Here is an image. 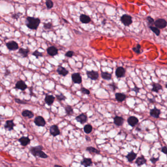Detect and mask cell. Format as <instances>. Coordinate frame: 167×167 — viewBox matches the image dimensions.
Instances as JSON below:
<instances>
[{
    "instance_id": "cell-1",
    "label": "cell",
    "mask_w": 167,
    "mask_h": 167,
    "mask_svg": "<svg viewBox=\"0 0 167 167\" xmlns=\"http://www.w3.org/2000/svg\"><path fill=\"white\" fill-rule=\"evenodd\" d=\"M43 147L42 146H37L35 147H31L30 149V153L35 157L38 156L41 158H47L48 157V155L42 151Z\"/></svg>"
},
{
    "instance_id": "cell-2",
    "label": "cell",
    "mask_w": 167,
    "mask_h": 167,
    "mask_svg": "<svg viewBox=\"0 0 167 167\" xmlns=\"http://www.w3.org/2000/svg\"><path fill=\"white\" fill-rule=\"evenodd\" d=\"M26 21V26L29 29L33 30L36 29L39 27V24L41 22L39 18L32 17H28Z\"/></svg>"
},
{
    "instance_id": "cell-3",
    "label": "cell",
    "mask_w": 167,
    "mask_h": 167,
    "mask_svg": "<svg viewBox=\"0 0 167 167\" xmlns=\"http://www.w3.org/2000/svg\"><path fill=\"white\" fill-rule=\"evenodd\" d=\"M121 21L126 26H129L132 22V17L127 14H124L122 16V17L121 18Z\"/></svg>"
},
{
    "instance_id": "cell-4",
    "label": "cell",
    "mask_w": 167,
    "mask_h": 167,
    "mask_svg": "<svg viewBox=\"0 0 167 167\" xmlns=\"http://www.w3.org/2000/svg\"><path fill=\"white\" fill-rule=\"evenodd\" d=\"M154 25L156 28H158L159 29H162L166 27L167 21L163 19H159L154 22Z\"/></svg>"
},
{
    "instance_id": "cell-5",
    "label": "cell",
    "mask_w": 167,
    "mask_h": 167,
    "mask_svg": "<svg viewBox=\"0 0 167 167\" xmlns=\"http://www.w3.org/2000/svg\"><path fill=\"white\" fill-rule=\"evenodd\" d=\"M6 46L7 48L9 50L15 51L19 49V45L15 41H11L8 42L6 44Z\"/></svg>"
},
{
    "instance_id": "cell-6",
    "label": "cell",
    "mask_w": 167,
    "mask_h": 167,
    "mask_svg": "<svg viewBox=\"0 0 167 167\" xmlns=\"http://www.w3.org/2000/svg\"><path fill=\"white\" fill-rule=\"evenodd\" d=\"M34 122L37 126L38 127H44L46 124L44 118L40 116L36 117L34 120Z\"/></svg>"
},
{
    "instance_id": "cell-7",
    "label": "cell",
    "mask_w": 167,
    "mask_h": 167,
    "mask_svg": "<svg viewBox=\"0 0 167 167\" xmlns=\"http://www.w3.org/2000/svg\"><path fill=\"white\" fill-rule=\"evenodd\" d=\"M126 72V71L124 68L122 67H117L116 69L115 74L117 78H123L125 76Z\"/></svg>"
},
{
    "instance_id": "cell-8",
    "label": "cell",
    "mask_w": 167,
    "mask_h": 167,
    "mask_svg": "<svg viewBox=\"0 0 167 167\" xmlns=\"http://www.w3.org/2000/svg\"><path fill=\"white\" fill-rule=\"evenodd\" d=\"M86 74L88 77L92 80H97L99 77V74L98 72L94 70L87 71L86 72Z\"/></svg>"
},
{
    "instance_id": "cell-9",
    "label": "cell",
    "mask_w": 167,
    "mask_h": 167,
    "mask_svg": "<svg viewBox=\"0 0 167 167\" xmlns=\"http://www.w3.org/2000/svg\"><path fill=\"white\" fill-rule=\"evenodd\" d=\"M50 133L51 135L55 137L57 135H59L60 134V132L58 128V127L56 125H52L50 128Z\"/></svg>"
},
{
    "instance_id": "cell-10",
    "label": "cell",
    "mask_w": 167,
    "mask_h": 167,
    "mask_svg": "<svg viewBox=\"0 0 167 167\" xmlns=\"http://www.w3.org/2000/svg\"><path fill=\"white\" fill-rule=\"evenodd\" d=\"M72 81L75 84L81 83L82 77L79 73H74L72 75Z\"/></svg>"
},
{
    "instance_id": "cell-11",
    "label": "cell",
    "mask_w": 167,
    "mask_h": 167,
    "mask_svg": "<svg viewBox=\"0 0 167 167\" xmlns=\"http://www.w3.org/2000/svg\"><path fill=\"white\" fill-rule=\"evenodd\" d=\"M28 88L27 85L24 81L22 80H20L17 82L15 85V88L17 89H20L22 91L25 90Z\"/></svg>"
},
{
    "instance_id": "cell-12",
    "label": "cell",
    "mask_w": 167,
    "mask_h": 167,
    "mask_svg": "<svg viewBox=\"0 0 167 167\" xmlns=\"http://www.w3.org/2000/svg\"><path fill=\"white\" fill-rule=\"evenodd\" d=\"M139 122V120L137 117L133 116H130L128 119V125L132 127H135Z\"/></svg>"
},
{
    "instance_id": "cell-13",
    "label": "cell",
    "mask_w": 167,
    "mask_h": 167,
    "mask_svg": "<svg viewBox=\"0 0 167 167\" xmlns=\"http://www.w3.org/2000/svg\"><path fill=\"white\" fill-rule=\"evenodd\" d=\"M160 114H161L160 110L159 109H157L155 107L154 109L150 110V116L153 117L154 118H158L160 116Z\"/></svg>"
},
{
    "instance_id": "cell-14",
    "label": "cell",
    "mask_w": 167,
    "mask_h": 167,
    "mask_svg": "<svg viewBox=\"0 0 167 167\" xmlns=\"http://www.w3.org/2000/svg\"><path fill=\"white\" fill-rule=\"evenodd\" d=\"M47 52L49 55L54 56L58 54V50L55 46H51L47 49Z\"/></svg>"
},
{
    "instance_id": "cell-15",
    "label": "cell",
    "mask_w": 167,
    "mask_h": 167,
    "mask_svg": "<svg viewBox=\"0 0 167 167\" xmlns=\"http://www.w3.org/2000/svg\"><path fill=\"white\" fill-rule=\"evenodd\" d=\"M55 97L52 95L46 94L45 98V102L48 105L51 106L54 102Z\"/></svg>"
},
{
    "instance_id": "cell-16",
    "label": "cell",
    "mask_w": 167,
    "mask_h": 167,
    "mask_svg": "<svg viewBox=\"0 0 167 167\" xmlns=\"http://www.w3.org/2000/svg\"><path fill=\"white\" fill-rule=\"evenodd\" d=\"M76 120L80 124H84L88 120V118L86 115L84 113H81L79 115L76 117Z\"/></svg>"
},
{
    "instance_id": "cell-17",
    "label": "cell",
    "mask_w": 167,
    "mask_h": 167,
    "mask_svg": "<svg viewBox=\"0 0 167 167\" xmlns=\"http://www.w3.org/2000/svg\"><path fill=\"white\" fill-rule=\"evenodd\" d=\"M18 141L20 143L21 145L24 147L27 146L30 142V139L28 138V137H25V136L21 137L20 139H19Z\"/></svg>"
},
{
    "instance_id": "cell-18",
    "label": "cell",
    "mask_w": 167,
    "mask_h": 167,
    "mask_svg": "<svg viewBox=\"0 0 167 167\" xmlns=\"http://www.w3.org/2000/svg\"><path fill=\"white\" fill-rule=\"evenodd\" d=\"M57 73H58V74L62 75L63 76H66L67 74L69 73V71L67 69L64 68V67L62 66H59L57 68Z\"/></svg>"
},
{
    "instance_id": "cell-19",
    "label": "cell",
    "mask_w": 167,
    "mask_h": 167,
    "mask_svg": "<svg viewBox=\"0 0 167 167\" xmlns=\"http://www.w3.org/2000/svg\"><path fill=\"white\" fill-rule=\"evenodd\" d=\"M14 126H15V124L13 122V120H7L4 126V127L8 130L11 131L13 129Z\"/></svg>"
},
{
    "instance_id": "cell-20",
    "label": "cell",
    "mask_w": 167,
    "mask_h": 167,
    "mask_svg": "<svg viewBox=\"0 0 167 167\" xmlns=\"http://www.w3.org/2000/svg\"><path fill=\"white\" fill-rule=\"evenodd\" d=\"M124 122V119L123 117L116 116L114 118V123L117 126H122Z\"/></svg>"
},
{
    "instance_id": "cell-21",
    "label": "cell",
    "mask_w": 167,
    "mask_h": 167,
    "mask_svg": "<svg viewBox=\"0 0 167 167\" xmlns=\"http://www.w3.org/2000/svg\"><path fill=\"white\" fill-rule=\"evenodd\" d=\"M81 165L84 166V167H90L92 165V159L89 158H84L81 161Z\"/></svg>"
},
{
    "instance_id": "cell-22",
    "label": "cell",
    "mask_w": 167,
    "mask_h": 167,
    "mask_svg": "<svg viewBox=\"0 0 167 167\" xmlns=\"http://www.w3.org/2000/svg\"><path fill=\"white\" fill-rule=\"evenodd\" d=\"M127 98L126 95L122 93H116L115 94V98L118 102H122L125 100Z\"/></svg>"
},
{
    "instance_id": "cell-23",
    "label": "cell",
    "mask_w": 167,
    "mask_h": 167,
    "mask_svg": "<svg viewBox=\"0 0 167 167\" xmlns=\"http://www.w3.org/2000/svg\"><path fill=\"white\" fill-rule=\"evenodd\" d=\"M146 162H147V160L145 159L144 156H143L138 157L135 161V163L138 166H141L145 164L146 163Z\"/></svg>"
},
{
    "instance_id": "cell-24",
    "label": "cell",
    "mask_w": 167,
    "mask_h": 167,
    "mask_svg": "<svg viewBox=\"0 0 167 167\" xmlns=\"http://www.w3.org/2000/svg\"><path fill=\"white\" fill-rule=\"evenodd\" d=\"M23 116L25 117H28V118H33L34 117V113L32 111L29 110H24L22 112Z\"/></svg>"
},
{
    "instance_id": "cell-25",
    "label": "cell",
    "mask_w": 167,
    "mask_h": 167,
    "mask_svg": "<svg viewBox=\"0 0 167 167\" xmlns=\"http://www.w3.org/2000/svg\"><path fill=\"white\" fill-rule=\"evenodd\" d=\"M29 52V50L28 49H26L23 48H20L18 51V53H19L24 58L27 57Z\"/></svg>"
},
{
    "instance_id": "cell-26",
    "label": "cell",
    "mask_w": 167,
    "mask_h": 167,
    "mask_svg": "<svg viewBox=\"0 0 167 167\" xmlns=\"http://www.w3.org/2000/svg\"><path fill=\"white\" fill-rule=\"evenodd\" d=\"M136 157H137V154L136 153L134 152L133 151H132L128 153V154L126 156V158L128 159V162H131L135 159Z\"/></svg>"
},
{
    "instance_id": "cell-27",
    "label": "cell",
    "mask_w": 167,
    "mask_h": 167,
    "mask_svg": "<svg viewBox=\"0 0 167 167\" xmlns=\"http://www.w3.org/2000/svg\"><path fill=\"white\" fill-rule=\"evenodd\" d=\"M80 21L84 23H88L91 21V19L86 15L81 14L80 16Z\"/></svg>"
},
{
    "instance_id": "cell-28",
    "label": "cell",
    "mask_w": 167,
    "mask_h": 167,
    "mask_svg": "<svg viewBox=\"0 0 167 167\" xmlns=\"http://www.w3.org/2000/svg\"><path fill=\"white\" fill-rule=\"evenodd\" d=\"M162 89V87L160 84L153 83L152 84V89L151 90L153 92L158 93L160 90Z\"/></svg>"
},
{
    "instance_id": "cell-29",
    "label": "cell",
    "mask_w": 167,
    "mask_h": 167,
    "mask_svg": "<svg viewBox=\"0 0 167 167\" xmlns=\"http://www.w3.org/2000/svg\"><path fill=\"white\" fill-rule=\"evenodd\" d=\"M101 76L102 79L106 80H110L112 78L111 74L107 72H101Z\"/></svg>"
},
{
    "instance_id": "cell-30",
    "label": "cell",
    "mask_w": 167,
    "mask_h": 167,
    "mask_svg": "<svg viewBox=\"0 0 167 167\" xmlns=\"http://www.w3.org/2000/svg\"><path fill=\"white\" fill-rule=\"evenodd\" d=\"M65 112L68 116L72 115L74 114V110L71 106L68 105L65 107Z\"/></svg>"
},
{
    "instance_id": "cell-31",
    "label": "cell",
    "mask_w": 167,
    "mask_h": 167,
    "mask_svg": "<svg viewBox=\"0 0 167 167\" xmlns=\"http://www.w3.org/2000/svg\"><path fill=\"white\" fill-rule=\"evenodd\" d=\"M86 150L89 151L90 153H95V154H100V151L97 149L95 148L94 147H88L86 148Z\"/></svg>"
},
{
    "instance_id": "cell-32",
    "label": "cell",
    "mask_w": 167,
    "mask_h": 167,
    "mask_svg": "<svg viewBox=\"0 0 167 167\" xmlns=\"http://www.w3.org/2000/svg\"><path fill=\"white\" fill-rule=\"evenodd\" d=\"M84 132H85V133L86 134H90L92 130H93V127L91 125L89 124H87L84 127Z\"/></svg>"
},
{
    "instance_id": "cell-33",
    "label": "cell",
    "mask_w": 167,
    "mask_h": 167,
    "mask_svg": "<svg viewBox=\"0 0 167 167\" xmlns=\"http://www.w3.org/2000/svg\"><path fill=\"white\" fill-rule=\"evenodd\" d=\"M141 46L139 44H137V45L132 48V50L134 52L138 54L141 53Z\"/></svg>"
},
{
    "instance_id": "cell-34",
    "label": "cell",
    "mask_w": 167,
    "mask_h": 167,
    "mask_svg": "<svg viewBox=\"0 0 167 167\" xmlns=\"http://www.w3.org/2000/svg\"><path fill=\"white\" fill-rule=\"evenodd\" d=\"M150 29L156 34L157 36H159L160 34V31L159 30V29L158 28H156V27H154L152 26H150Z\"/></svg>"
},
{
    "instance_id": "cell-35",
    "label": "cell",
    "mask_w": 167,
    "mask_h": 167,
    "mask_svg": "<svg viewBox=\"0 0 167 167\" xmlns=\"http://www.w3.org/2000/svg\"><path fill=\"white\" fill-rule=\"evenodd\" d=\"M46 5L48 9H50L53 7L54 3L51 0H47L46 1Z\"/></svg>"
},
{
    "instance_id": "cell-36",
    "label": "cell",
    "mask_w": 167,
    "mask_h": 167,
    "mask_svg": "<svg viewBox=\"0 0 167 167\" xmlns=\"http://www.w3.org/2000/svg\"><path fill=\"white\" fill-rule=\"evenodd\" d=\"M56 97L57 98V99L59 101H64L66 99V97L62 94H60L59 95H56Z\"/></svg>"
},
{
    "instance_id": "cell-37",
    "label": "cell",
    "mask_w": 167,
    "mask_h": 167,
    "mask_svg": "<svg viewBox=\"0 0 167 167\" xmlns=\"http://www.w3.org/2000/svg\"><path fill=\"white\" fill-rule=\"evenodd\" d=\"M33 55L34 56H35V57L37 59H38L39 57H42L43 56V53H41V52H40L38 50H35L33 52Z\"/></svg>"
},
{
    "instance_id": "cell-38",
    "label": "cell",
    "mask_w": 167,
    "mask_h": 167,
    "mask_svg": "<svg viewBox=\"0 0 167 167\" xmlns=\"http://www.w3.org/2000/svg\"><path fill=\"white\" fill-rule=\"evenodd\" d=\"M80 90L81 92V93H82L84 94L89 95L90 93V92L88 89H86L84 87L81 88Z\"/></svg>"
},
{
    "instance_id": "cell-39",
    "label": "cell",
    "mask_w": 167,
    "mask_h": 167,
    "mask_svg": "<svg viewBox=\"0 0 167 167\" xmlns=\"http://www.w3.org/2000/svg\"><path fill=\"white\" fill-rule=\"evenodd\" d=\"M53 25L51 22H48V23H44V28L46 29H49L52 28Z\"/></svg>"
},
{
    "instance_id": "cell-40",
    "label": "cell",
    "mask_w": 167,
    "mask_h": 167,
    "mask_svg": "<svg viewBox=\"0 0 167 167\" xmlns=\"http://www.w3.org/2000/svg\"><path fill=\"white\" fill-rule=\"evenodd\" d=\"M15 101L18 104H27V103L26 102H25V101L21 100L18 98H15Z\"/></svg>"
},
{
    "instance_id": "cell-41",
    "label": "cell",
    "mask_w": 167,
    "mask_h": 167,
    "mask_svg": "<svg viewBox=\"0 0 167 167\" xmlns=\"http://www.w3.org/2000/svg\"><path fill=\"white\" fill-rule=\"evenodd\" d=\"M74 54V52L72 51H68L65 54V56L69 57V58H71L72 57V56Z\"/></svg>"
},
{
    "instance_id": "cell-42",
    "label": "cell",
    "mask_w": 167,
    "mask_h": 167,
    "mask_svg": "<svg viewBox=\"0 0 167 167\" xmlns=\"http://www.w3.org/2000/svg\"><path fill=\"white\" fill-rule=\"evenodd\" d=\"M108 86L111 88L112 89L113 91H115L116 89H118V87H117L115 83H112L110 84H109Z\"/></svg>"
},
{
    "instance_id": "cell-43",
    "label": "cell",
    "mask_w": 167,
    "mask_h": 167,
    "mask_svg": "<svg viewBox=\"0 0 167 167\" xmlns=\"http://www.w3.org/2000/svg\"><path fill=\"white\" fill-rule=\"evenodd\" d=\"M159 160V158H155L152 157L150 159V161L153 164H155Z\"/></svg>"
},
{
    "instance_id": "cell-44",
    "label": "cell",
    "mask_w": 167,
    "mask_h": 167,
    "mask_svg": "<svg viewBox=\"0 0 167 167\" xmlns=\"http://www.w3.org/2000/svg\"><path fill=\"white\" fill-rule=\"evenodd\" d=\"M147 21H148V22L151 25H152V24H154V21L153 20V19L150 17H148L147 18Z\"/></svg>"
},
{
    "instance_id": "cell-45",
    "label": "cell",
    "mask_w": 167,
    "mask_h": 167,
    "mask_svg": "<svg viewBox=\"0 0 167 167\" xmlns=\"http://www.w3.org/2000/svg\"><path fill=\"white\" fill-rule=\"evenodd\" d=\"M20 13H16V14H13L12 15V18L14 19H18L19 17H20Z\"/></svg>"
},
{
    "instance_id": "cell-46",
    "label": "cell",
    "mask_w": 167,
    "mask_h": 167,
    "mask_svg": "<svg viewBox=\"0 0 167 167\" xmlns=\"http://www.w3.org/2000/svg\"><path fill=\"white\" fill-rule=\"evenodd\" d=\"M161 151L164 153V154H167V147L166 146H164V147H163L161 149Z\"/></svg>"
},
{
    "instance_id": "cell-47",
    "label": "cell",
    "mask_w": 167,
    "mask_h": 167,
    "mask_svg": "<svg viewBox=\"0 0 167 167\" xmlns=\"http://www.w3.org/2000/svg\"><path fill=\"white\" fill-rule=\"evenodd\" d=\"M132 90H134V91L136 93V94H137V93H138L139 92L140 89L139 88H138L137 87H136V86H135V87L133 89H132Z\"/></svg>"
},
{
    "instance_id": "cell-48",
    "label": "cell",
    "mask_w": 167,
    "mask_h": 167,
    "mask_svg": "<svg viewBox=\"0 0 167 167\" xmlns=\"http://www.w3.org/2000/svg\"><path fill=\"white\" fill-rule=\"evenodd\" d=\"M149 102H150V103H154L155 102V100L154 99H149Z\"/></svg>"
},
{
    "instance_id": "cell-49",
    "label": "cell",
    "mask_w": 167,
    "mask_h": 167,
    "mask_svg": "<svg viewBox=\"0 0 167 167\" xmlns=\"http://www.w3.org/2000/svg\"><path fill=\"white\" fill-rule=\"evenodd\" d=\"M85 138H86V140L87 141H89L90 140V138L89 137H88V136H86Z\"/></svg>"
},
{
    "instance_id": "cell-50",
    "label": "cell",
    "mask_w": 167,
    "mask_h": 167,
    "mask_svg": "<svg viewBox=\"0 0 167 167\" xmlns=\"http://www.w3.org/2000/svg\"><path fill=\"white\" fill-rule=\"evenodd\" d=\"M54 167H62V166H60V165H55L54 166Z\"/></svg>"
},
{
    "instance_id": "cell-51",
    "label": "cell",
    "mask_w": 167,
    "mask_h": 167,
    "mask_svg": "<svg viewBox=\"0 0 167 167\" xmlns=\"http://www.w3.org/2000/svg\"><path fill=\"white\" fill-rule=\"evenodd\" d=\"M165 87H166V89H167V83H166V85H165Z\"/></svg>"
},
{
    "instance_id": "cell-52",
    "label": "cell",
    "mask_w": 167,
    "mask_h": 167,
    "mask_svg": "<svg viewBox=\"0 0 167 167\" xmlns=\"http://www.w3.org/2000/svg\"></svg>"
},
{
    "instance_id": "cell-53",
    "label": "cell",
    "mask_w": 167,
    "mask_h": 167,
    "mask_svg": "<svg viewBox=\"0 0 167 167\" xmlns=\"http://www.w3.org/2000/svg\"><path fill=\"white\" fill-rule=\"evenodd\" d=\"M25 1H26V0H25Z\"/></svg>"
}]
</instances>
